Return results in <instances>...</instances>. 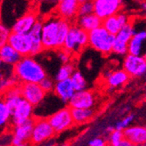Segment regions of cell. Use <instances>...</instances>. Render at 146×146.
I'll return each mask as SVG.
<instances>
[{
	"mask_svg": "<svg viewBox=\"0 0 146 146\" xmlns=\"http://www.w3.org/2000/svg\"><path fill=\"white\" fill-rule=\"evenodd\" d=\"M7 43L19 52L22 57L31 55L32 40L28 33H19L11 31Z\"/></svg>",
	"mask_w": 146,
	"mask_h": 146,
	"instance_id": "obj_12",
	"label": "cell"
},
{
	"mask_svg": "<svg viewBox=\"0 0 146 146\" xmlns=\"http://www.w3.org/2000/svg\"><path fill=\"white\" fill-rule=\"evenodd\" d=\"M129 23V18L128 15L122 12H118L115 15L110 16L102 19V26L107 29L110 33L115 35L122 27Z\"/></svg>",
	"mask_w": 146,
	"mask_h": 146,
	"instance_id": "obj_17",
	"label": "cell"
},
{
	"mask_svg": "<svg viewBox=\"0 0 146 146\" xmlns=\"http://www.w3.org/2000/svg\"><path fill=\"white\" fill-rule=\"evenodd\" d=\"M58 1H59V2H60V1H61V0H58Z\"/></svg>",
	"mask_w": 146,
	"mask_h": 146,
	"instance_id": "obj_41",
	"label": "cell"
},
{
	"mask_svg": "<svg viewBox=\"0 0 146 146\" xmlns=\"http://www.w3.org/2000/svg\"><path fill=\"white\" fill-rule=\"evenodd\" d=\"M129 74L123 68L117 69L110 72L106 75V82L109 87L115 88L124 85L129 80Z\"/></svg>",
	"mask_w": 146,
	"mask_h": 146,
	"instance_id": "obj_22",
	"label": "cell"
},
{
	"mask_svg": "<svg viewBox=\"0 0 146 146\" xmlns=\"http://www.w3.org/2000/svg\"><path fill=\"white\" fill-rule=\"evenodd\" d=\"M21 96L24 99L33 104L34 107L39 105L46 95V92L42 88L40 83L25 82L20 84Z\"/></svg>",
	"mask_w": 146,
	"mask_h": 146,
	"instance_id": "obj_10",
	"label": "cell"
},
{
	"mask_svg": "<svg viewBox=\"0 0 146 146\" xmlns=\"http://www.w3.org/2000/svg\"><path fill=\"white\" fill-rule=\"evenodd\" d=\"M141 7H142V9H143L144 11H146V1H143V2H142Z\"/></svg>",
	"mask_w": 146,
	"mask_h": 146,
	"instance_id": "obj_37",
	"label": "cell"
},
{
	"mask_svg": "<svg viewBox=\"0 0 146 146\" xmlns=\"http://www.w3.org/2000/svg\"><path fill=\"white\" fill-rule=\"evenodd\" d=\"M120 146H133V144H132V143L129 139H127L126 137H124L123 140L122 141Z\"/></svg>",
	"mask_w": 146,
	"mask_h": 146,
	"instance_id": "obj_36",
	"label": "cell"
},
{
	"mask_svg": "<svg viewBox=\"0 0 146 146\" xmlns=\"http://www.w3.org/2000/svg\"><path fill=\"white\" fill-rule=\"evenodd\" d=\"M79 0H61L56 6V14L70 22L76 20L80 7Z\"/></svg>",
	"mask_w": 146,
	"mask_h": 146,
	"instance_id": "obj_15",
	"label": "cell"
},
{
	"mask_svg": "<svg viewBox=\"0 0 146 146\" xmlns=\"http://www.w3.org/2000/svg\"><path fill=\"white\" fill-rule=\"evenodd\" d=\"M55 134L56 132L48 121V118H35L31 137V144H41L54 137Z\"/></svg>",
	"mask_w": 146,
	"mask_h": 146,
	"instance_id": "obj_5",
	"label": "cell"
},
{
	"mask_svg": "<svg viewBox=\"0 0 146 146\" xmlns=\"http://www.w3.org/2000/svg\"><path fill=\"white\" fill-rule=\"evenodd\" d=\"M71 81L73 82V85L75 88L76 91L79 90H83L87 88V82L84 76L82 74L81 72L79 71H74V74L71 76Z\"/></svg>",
	"mask_w": 146,
	"mask_h": 146,
	"instance_id": "obj_27",
	"label": "cell"
},
{
	"mask_svg": "<svg viewBox=\"0 0 146 146\" xmlns=\"http://www.w3.org/2000/svg\"><path fill=\"white\" fill-rule=\"evenodd\" d=\"M34 124V118L22 123L13 125L11 131V145L23 146L31 143V137Z\"/></svg>",
	"mask_w": 146,
	"mask_h": 146,
	"instance_id": "obj_6",
	"label": "cell"
},
{
	"mask_svg": "<svg viewBox=\"0 0 146 146\" xmlns=\"http://www.w3.org/2000/svg\"><path fill=\"white\" fill-rule=\"evenodd\" d=\"M96 103V96L90 90L83 89L75 91L72 98L68 102L70 108L92 109Z\"/></svg>",
	"mask_w": 146,
	"mask_h": 146,
	"instance_id": "obj_14",
	"label": "cell"
},
{
	"mask_svg": "<svg viewBox=\"0 0 146 146\" xmlns=\"http://www.w3.org/2000/svg\"><path fill=\"white\" fill-rule=\"evenodd\" d=\"M146 40V31L135 33L129 43V54L141 55L143 52V43Z\"/></svg>",
	"mask_w": 146,
	"mask_h": 146,
	"instance_id": "obj_24",
	"label": "cell"
},
{
	"mask_svg": "<svg viewBox=\"0 0 146 146\" xmlns=\"http://www.w3.org/2000/svg\"><path fill=\"white\" fill-rule=\"evenodd\" d=\"M135 33V28L131 23H128L123 27H122V29L115 34L112 52L121 56H125L128 54L129 43Z\"/></svg>",
	"mask_w": 146,
	"mask_h": 146,
	"instance_id": "obj_7",
	"label": "cell"
},
{
	"mask_svg": "<svg viewBox=\"0 0 146 146\" xmlns=\"http://www.w3.org/2000/svg\"><path fill=\"white\" fill-rule=\"evenodd\" d=\"M74 71H75L74 67V65L72 63L68 62V63L63 64L60 68V69L58 70L57 74H56V76H55L56 82L71 78V76H72V74H74Z\"/></svg>",
	"mask_w": 146,
	"mask_h": 146,
	"instance_id": "obj_26",
	"label": "cell"
},
{
	"mask_svg": "<svg viewBox=\"0 0 146 146\" xmlns=\"http://www.w3.org/2000/svg\"><path fill=\"white\" fill-rule=\"evenodd\" d=\"M40 85L42 87V88L46 92V93H51L54 90V81L49 78V77H45L42 81L40 82Z\"/></svg>",
	"mask_w": 146,
	"mask_h": 146,
	"instance_id": "obj_33",
	"label": "cell"
},
{
	"mask_svg": "<svg viewBox=\"0 0 146 146\" xmlns=\"http://www.w3.org/2000/svg\"><path fill=\"white\" fill-rule=\"evenodd\" d=\"M86 1H90V0H79L80 3H83V2H86Z\"/></svg>",
	"mask_w": 146,
	"mask_h": 146,
	"instance_id": "obj_38",
	"label": "cell"
},
{
	"mask_svg": "<svg viewBox=\"0 0 146 146\" xmlns=\"http://www.w3.org/2000/svg\"><path fill=\"white\" fill-rule=\"evenodd\" d=\"M48 121L55 130L56 134L69 129L74 123L70 107H65L54 112L48 117Z\"/></svg>",
	"mask_w": 146,
	"mask_h": 146,
	"instance_id": "obj_8",
	"label": "cell"
},
{
	"mask_svg": "<svg viewBox=\"0 0 146 146\" xmlns=\"http://www.w3.org/2000/svg\"><path fill=\"white\" fill-rule=\"evenodd\" d=\"M93 2L95 13L102 19L118 13L123 5V0H93Z\"/></svg>",
	"mask_w": 146,
	"mask_h": 146,
	"instance_id": "obj_11",
	"label": "cell"
},
{
	"mask_svg": "<svg viewBox=\"0 0 146 146\" xmlns=\"http://www.w3.org/2000/svg\"><path fill=\"white\" fill-rule=\"evenodd\" d=\"M145 96H146V95H145Z\"/></svg>",
	"mask_w": 146,
	"mask_h": 146,
	"instance_id": "obj_42",
	"label": "cell"
},
{
	"mask_svg": "<svg viewBox=\"0 0 146 146\" xmlns=\"http://www.w3.org/2000/svg\"><path fill=\"white\" fill-rule=\"evenodd\" d=\"M33 57L32 55L24 56L13 66V74L19 82L40 83L42 80L46 77L45 69Z\"/></svg>",
	"mask_w": 146,
	"mask_h": 146,
	"instance_id": "obj_2",
	"label": "cell"
},
{
	"mask_svg": "<svg viewBox=\"0 0 146 146\" xmlns=\"http://www.w3.org/2000/svg\"><path fill=\"white\" fill-rule=\"evenodd\" d=\"M123 68L130 77H142L146 74V59L142 55L128 54L123 59Z\"/></svg>",
	"mask_w": 146,
	"mask_h": 146,
	"instance_id": "obj_9",
	"label": "cell"
},
{
	"mask_svg": "<svg viewBox=\"0 0 146 146\" xmlns=\"http://www.w3.org/2000/svg\"><path fill=\"white\" fill-rule=\"evenodd\" d=\"M11 33V29L10 30L4 24H1V26H0V46L7 44Z\"/></svg>",
	"mask_w": 146,
	"mask_h": 146,
	"instance_id": "obj_31",
	"label": "cell"
},
{
	"mask_svg": "<svg viewBox=\"0 0 146 146\" xmlns=\"http://www.w3.org/2000/svg\"><path fill=\"white\" fill-rule=\"evenodd\" d=\"M135 1H137V2H143V1H145V0H135Z\"/></svg>",
	"mask_w": 146,
	"mask_h": 146,
	"instance_id": "obj_39",
	"label": "cell"
},
{
	"mask_svg": "<svg viewBox=\"0 0 146 146\" xmlns=\"http://www.w3.org/2000/svg\"><path fill=\"white\" fill-rule=\"evenodd\" d=\"M143 56H144V57H145V59H146V52H144V54H143Z\"/></svg>",
	"mask_w": 146,
	"mask_h": 146,
	"instance_id": "obj_40",
	"label": "cell"
},
{
	"mask_svg": "<svg viewBox=\"0 0 146 146\" xmlns=\"http://www.w3.org/2000/svg\"><path fill=\"white\" fill-rule=\"evenodd\" d=\"M33 107L34 106L33 104L22 98L11 111L12 124H19L33 118Z\"/></svg>",
	"mask_w": 146,
	"mask_h": 146,
	"instance_id": "obj_13",
	"label": "cell"
},
{
	"mask_svg": "<svg viewBox=\"0 0 146 146\" xmlns=\"http://www.w3.org/2000/svg\"><path fill=\"white\" fill-rule=\"evenodd\" d=\"M135 118V115H127L126 117H124L123 120H121L120 122H118L116 124H115V129H119V130H124L126 128H128L131 123L133 122Z\"/></svg>",
	"mask_w": 146,
	"mask_h": 146,
	"instance_id": "obj_32",
	"label": "cell"
},
{
	"mask_svg": "<svg viewBox=\"0 0 146 146\" xmlns=\"http://www.w3.org/2000/svg\"><path fill=\"white\" fill-rule=\"evenodd\" d=\"M145 145H146V144H145Z\"/></svg>",
	"mask_w": 146,
	"mask_h": 146,
	"instance_id": "obj_43",
	"label": "cell"
},
{
	"mask_svg": "<svg viewBox=\"0 0 146 146\" xmlns=\"http://www.w3.org/2000/svg\"><path fill=\"white\" fill-rule=\"evenodd\" d=\"M124 137L129 139L133 145L146 144V127L129 126L123 130Z\"/></svg>",
	"mask_w": 146,
	"mask_h": 146,
	"instance_id": "obj_20",
	"label": "cell"
},
{
	"mask_svg": "<svg viewBox=\"0 0 146 146\" xmlns=\"http://www.w3.org/2000/svg\"><path fill=\"white\" fill-rule=\"evenodd\" d=\"M21 58V54L10 44L7 43L0 47V59L4 64L13 67L20 60Z\"/></svg>",
	"mask_w": 146,
	"mask_h": 146,
	"instance_id": "obj_23",
	"label": "cell"
},
{
	"mask_svg": "<svg viewBox=\"0 0 146 146\" xmlns=\"http://www.w3.org/2000/svg\"><path fill=\"white\" fill-rule=\"evenodd\" d=\"M42 29L43 20L38 19L31 31L28 33V35L32 40V56H36L45 50L44 46L42 44Z\"/></svg>",
	"mask_w": 146,
	"mask_h": 146,
	"instance_id": "obj_16",
	"label": "cell"
},
{
	"mask_svg": "<svg viewBox=\"0 0 146 146\" xmlns=\"http://www.w3.org/2000/svg\"><path fill=\"white\" fill-rule=\"evenodd\" d=\"M71 22L58 14L43 20L42 44L45 50H59L63 48L65 39L71 27Z\"/></svg>",
	"mask_w": 146,
	"mask_h": 146,
	"instance_id": "obj_1",
	"label": "cell"
},
{
	"mask_svg": "<svg viewBox=\"0 0 146 146\" xmlns=\"http://www.w3.org/2000/svg\"><path fill=\"white\" fill-rule=\"evenodd\" d=\"M75 21L76 25H78L80 27H82L87 32H90L102 25V19L99 18L95 12L84 16H79L77 17Z\"/></svg>",
	"mask_w": 146,
	"mask_h": 146,
	"instance_id": "obj_21",
	"label": "cell"
},
{
	"mask_svg": "<svg viewBox=\"0 0 146 146\" xmlns=\"http://www.w3.org/2000/svg\"><path fill=\"white\" fill-rule=\"evenodd\" d=\"M75 88L73 85L71 78L58 81L54 87V95L63 102L68 103L75 93Z\"/></svg>",
	"mask_w": 146,
	"mask_h": 146,
	"instance_id": "obj_19",
	"label": "cell"
},
{
	"mask_svg": "<svg viewBox=\"0 0 146 146\" xmlns=\"http://www.w3.org/2000/svg\"><path fill=\"white\" fill-rule=\"evenodd\" d=\"M89 45L88 32L80 27L78 25H72L65 39L63 49L73 54H78Z\"/></svg>",
	"mask_w": 146,
	"mask_h": 146,
	"instance_id": "obj_4",
	"label": "cell"
},
{
	"mask_svg": "<svg viewBox=\"0 0 146 146\" xmlns=\"http://www.w3.org/2000/svg\"><path fill=\"white\" fill-rule=\"evenodd\" d=\"M70 55H71L70 52H68L63 48L58 50V58L62 64L70 62Z\"/></svg>",
	"mask_w": 146,
	"mask_h": 146,
	"instance_id": "obj_34",
	"label": "cell"
},
{
	"mask_svg": "<svg viewBox=\"0 0 146 146\" xmlns=\"http://www.w3.org/2000/svg\"><path fill=\"white\" fill-rule=\"evenodd\" d=\"M74 122L76 124H83L88 122L94 115V110L92 109H79L71 108Z\"/></svg>",
	"mask_w": 146,
	"mask_h": 146,
	"instance_id": "obj_25",
	"label": "cell"
},
{
	"mask_svg": "<svg viewBox=\"0 0 146 146\" xmlns=\"http://www.w3.org/2000/svg\"><path fill=\"white\" fill-rule=\"evenodd\" d=\"M123 138H124L123 131L115 129L109 134V137L107 139L108 144L111 146H120Z\"/></svg>",
	"mask_w": 146,
	"mask_h": 146,
	"instance_id": "obj_29",
	"label": "cell"
},
{
	"mask_svg": "<svg viewBox=\"0 0 146 146\" xmlns=\"http://www.w3.org/2000/svg\"><path fill=\"white\" fill-rule=\"evenodd\" d=\"M11 120V111L6 103L2 100L0 103V125L4 127Z\"/></svg>",
	"mask_w": 146,
	"mask_h": 146,
	"instance_id": "obj_28",
	"label": "cell"
},
{
	"mask_svg": "<svg viewBox=\"0 0 146 146\" xmlns=\"http://www.w3.org/2000/svg\"><path fill=\"white\" fill-rule=\"evenodd\" d=\"M38 16L30 11L19 17L11 26V31L19 33H28L38 20Z\"/></svg>",
	"mask_w": 146,
	"mask_h": 146,
	"instance_id": "obj_18",
	"label": "cell"
},
{
	"mask_svg": "<svg viewBox=\"0 0 146 146\" xmlns=\"http://www.w3.org/2000/svg\"><path fill=\"white\" fill-rule=\"evenodd\" d=\"M88 46L94 50L103 55H109L112 52L115 35L110 33L104 26L100 25L99 27L88 32Z\"/></svg>",
	"mask_w": 146,
	"mask_h": 146,
	"instance_id": "obj_3",
	"label": "cell"
},
{
	"mask_svg": "<svg viewBox=\"0 0 146 146\" xmlns=\"http://www.w3.org/2000/svg\"><path fill=\"white\" fill-rule=\"evenodd\" d=\"M108 141L102 137H96L88 142V145L90 146H105L107 145Z\"/></svg>",
	"mask_w": 146,
	"mask_h": 146,
	"instance_id": "obj_35",
	"label": "cell"
},
{
	"mask_svg": "<svg viewBox=\"0 0 146 146\" xmlns=\"http://www.w3.org/2000/svg\"><path fill=\"white\" fill-rule=\"evenodd\" d=\"M93 12H95V5H94V2H93V0H90V1H86V2L80 4L79 11H78V17L79 16L88 15V14H90V13H93Z\"/></svg>",
	"mask_w": 146,
	"mask_h": 146,
	"instance_id": "obj_30",
	"label": "cell"
}]
</instances>
